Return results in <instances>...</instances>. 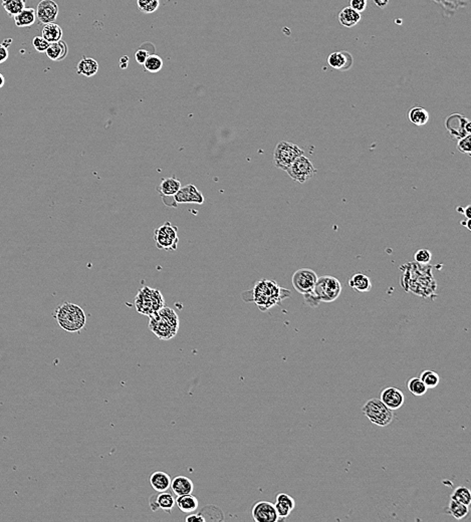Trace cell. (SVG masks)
<instances>
[{"label":"cell","mask_w":471,"mask_h":522,"mask_svg":"<svg viewBox=\"0 0 471 522\" xmlns=\"http://www.w3.org/2000/svg\"><path fill=\"white\" fill-rule=\"evenodd\" d=\"M251 514L256 522H276L279 520L274 504L268 501L256 502L252 507Z\"/></svg>","instance_id":"7c38bea8"},{"label":"cell","mask_w":471,"mask_h":522,"mask_svg":"<svg viewBox=\"0 0 471 522\" xmlns=\"http://www.w3.org/2000/svg\"><path fill=\"white\" fill-rule=\"evenodd\" d=\"M470 223H471V222H470V219H467V221H461V224H462L463 226H465L468 230H471Z\"/></svg>","instance_id":"7dc6e473"},{"label":"cell","mask_w":471,"mask_h":522,"mask_svg":"<svg viewBox=\"0 0 471 522\" xmlns=\"http://www.w3.org/2000/svg\"><path fill=\"white\" fill-rule=\"evenodd\" d=\"M362 411L372 424L379 427L390 425L394 419L393 410L389 409L380 399H370L363 406Z\"/></svg>","instance_id":"8992f818"},{"label":"cell","mask_w":471,"mask_h":522,"mask_svg":"<svg viewBox=\"0 0 471 522\" xmlns=\"http://www.w3.org/2000/svg\"><path fill=\"white\" fill-rule=\"evenodd\" d=\"M446 512L449 513L450 515H452L455 519L461 520L468 515L469 508L467 505H464L462 503H459V502L451 499L446 508Z\"/></svg>","instance_id":"f546056e"},{"label":"cell","mask_w":471,"mask_h":522,"mask_svg":"<svg viewBox=\"0 0 471 522\" xmlns=\"http://www.w3.org/2000/svg\"><path fill=\"white\" fill-rule=\"evenodd\" d=\"M170 488L176 496L192 494L194 491V483L186 476H176L171 480Z\"/></svg>","instance_id":"d6986e66"},{"label":"cell","mask_w":471,"mask_h":522,"mask_svg":"<svg viewBox=\"0 0 471 522\" xmlns=\"http://www.w3.org/2000/svg\"><path fill=\"white\" fill-rule=\"evenodd\" d=\"M149 503L152 511L162 509L167 513H171L172 509L175 506V498L171 493H168L167 491L159 492V494H154L150 497Z\"/></svg>","instance_id":"2e32d148"},{"label":"cell","mask_w":471,"mask_h":522,"mask_svg":"<svg viewBox=\"0 0 471 522\" xmlns=\"http://www.w3.org/2000/svg\"><path fill=\"white\" fill-rule=\"evenodd\" d=\"M134 304L140 314L151 316L165 306V299L159 289L144 286L138 290Z\"/></svg>","instance_id":"5b68a950"},{"label":"cell","mask_w":471,"mask_h":522,"mask_svg":"<svg viewBox=\"0 0 471 522\" xmlns=\"http://www.w3.org/2000/svg\"><path fill=\"white\" fill-rule=\"evenodd\" d=\"M150 55V53L145 49H139L135 53V59L139 64H144L147 57Z\"/></svg>","instance_id":"60d3db41"},{"label":"cell","mask_w":471,"mask_h":522,"mask_svg":"<svg viewBox=\"0 0 471 522\" xmlns=\"http://www.w3.org/2000/svg\"><path fill=\"white\" fill-rule=\"evenodd\" d=\"M329 66L338 70H347L352 65V56L345 50L332 52L327 58Z\"/></svg>","instance_id":"ac0fdd59"},{"label":"cell","mask_w":471,"mask_h":522,"mask_svg":"<svg viewBox=\"0 0 471 522\" xmlns=\"http://www.w3.org/2000/svg\"><path fill=\"white\" fill-rule=\"evenodd\" d=\"M407 387L412 395L418 397L424 396L428 389L424 382L420 379V377H411L407 381Z\"/></svg>","instance_id":"e575fe53"},{"label":"cell","mask_w":471,"mask_h":522,"mask_svg":"<svg viewBox=\"0 0 471 522\" xmlns=\"http://www.w3.org/2000/svg\"><path fill=\"white\" fill-rule=\"evenodd\" d=\"M32 45L36 51L45 52L49 45V42L46 41L42 36H35L32 40Z\"/></svg>","instance_id":"f35d334b"},{"label":"cell","mask_w":471,"mask_h":522,"mask_svg":"<svg viewBox=\"0 0 471 522\" xmlns=\"http://www.w3.org/2000/svg\"><path fill=\"white\" fill-rule=\"evenodd\" d=\"M349 3H350L349 7H351L359 13L363 12L367 7V0H350Z\"/></svg>","instance_id":"ab89813d"},{"label":"cell","mask_w":471,"mask_h":522,"mask_svg":"<svg viewBox=\"0 0 471 522\" xmlns=\"http://www.w3.org/2000/svg\"><path fill=\"white\" fill-rule=\"evenodd\" d=\"M9 52L6 46H4L2 43H0V64L5 62L8 59Z\"/></svg>","instance_id":"7bdbcfd3"},{"label":"cell","mask_w":471,"mask_h":522,"mask_svg":"<svg viewBox=\"0 0 471 522\" xmlns=\"http://www.w3.org/2000/svg\"><path fill=\"white\" fill-rule=\"evenodd\" d=\"M144 67L145 69L148 71V72H151V73H156L158 71H160L163 67V60L162 58L157 55V54H150L146 61L144 62Z\"/></svg>","instance_id":"836d02e7"},{"label":"cell","mask_w":471,"mask_h":522,"mask_svg":"<svg viewBox=\"0 0 471 522\" xmlns=\"http://www.w3.org/2000/svg\"><path fill=\"white\" fill-rule=\"evenodd\" d=\"M446 128L456 139H461L471 133V123L467 117L460 113H453L446 118Z\"/></svg>","instance_id":"8fae6325"},{"label":"cell","mask_w":471,"mask_h":522,"mask_svg":"<svg viewBox=\"0 0 471 522\" xmlns=\"http://www.w3.org/2000/svg\"><path fill=\"white\" fill-rule=\"evenodd\" d=\"M76 70L78 74L84 75L86 77L93 76L96 74L98 70V63L95 59L90 57H82L77 63Z\"/></svg>","instance_id":"d4e9b609"},{"label":"cell","mask_w":471,"mask_h":522,"mask_svg":"<svg viewBox=\"0 0 471 522\" xmlns=\"http://www.w3.org/2000/svg\"><path fill=\"white\" fill-rule=\"evenodd\" d=\"M451 499L469 506L471 504V492L467 487L459 486L455 488L451 495Z\"/></svg>","instance_id":"1f68e13d"},{"label":"cell","mask_w":471,"mask_h":522,"mask_svg":"<svg viewBox=\"0 0 471 522\" xmlns=\"http://www.w3.org/2000/svg\"><path fill=\"white\" fill-rule=\"evenodd\" d=\"M180 188H181V182L174 177H170V178L163 179L161 181L159 187L157 188V190L163 198H166V197H173L179 191Z\"/></svg>","instance_id":"603a6c76"},{"label":"cell","mask_w":471,"mask_h":522,"mask_svg":"<svg viewBox=\"0 0 471 522\" xmlns=\"http://www.w3.org/2000/svg\"><path fill=\"white\" fill-rule=\"evenodd\" d=\"M348 285L357 292H368L372 289L371 279L364 273L354 274L348 280Z\"/></svg>","instance_id":"cb8c5ba5"},{"label":"cell","mask_w":471,"mask_h":522,"mask_svg":"<svg viewBox=\"0 0 471 522\" xmlns=\"http://www.w3.org/2000/svg\"><path fill=\"white\" fill-rule=\"evenodd\" d=\"M285 171L293 181L298 183H305L316 173V169L314 168L313 164L303 155L295 159L294 162Z\"/></svg>","instance_id":"9c48e42d"},{"label":"cell","mask_w":471,"mask_h":522,"mask_svg":"<svg viewBox=\"0 0 471 522\" xmlns=\"http://www.w3.org/2000/svg\"><path fill=\"white\" fill-rule=\"evenodd\" d=\"M374 3L376 5H378L379 7H385L387 4H388V1L389 0H373Z\"/></svg>","instance_id":"bcb514c9"},{"label":"cell","mask_w":471,"mask_h":522,"mask_svg":"<svg viewBox=\"0 0 471 522\" xmlns=\"http://www.w3.org/2000/svg\"><path fill=\"white\" fill-rule=\"evenodd\" d=\"M36 18L43 24L52 23L58 15V5L53 0H41L35 10Z\"/></svg>","instance_id":"5bb4252c"},{"label":"cell","mask_w":471,"mask_h":522,"mask_svg":"<svg viewBox=\"0 0 471 522\" xmlns=\"http://www.w3.org/2000/svg\"><path fill=\"white\" fill-rule=\"evenodd\" d=\"M154 240L158 249L175 251L179 242L177 227L168 221L165 222L163 225L155 229Z\"/></svg>","instance_id":"ba28073f"},{"label":"cell","mask_w":471,"mask_h":522,"mask_svg":"<svg viewBox=\"0 0 471 522\" xmlns=\"http://www.w3.org/2000/svg\"><path fill=\"white\" fill-rule=\"evenodd\" d=\"M274 507L277 512L279 520H282V519H285L286 517H288L289 514L291 513V511L294 509L295 501L288 494L279 493L276 496Z\"/></svg>","instance_id":"e0dca14e"},{"label":"cell","mask_w":471,"mask_h":522,"mask_svg":"<svg viewBox=\"0 0 471 522\" xmlns=\"http://www.w3.org/2000/svg\"><path fill=\"white\" fill-rule=\"evenodd\" d=\"M414 259L418 264L426 265L432 259V253L428 249H419L414 254Z\"/></svg>","instance_id":"8d00e7d4"},{"label":"cell","mask_w":471,"mask_h":522,"mask_svg":"<svg viewBox=\"0 0 471 522\" xmlns=\"http://www.w3.org/2000/svg\"><path fill=\"white\" fill-rule=\"evenodd\" d=\"M129 64V57L127 55H124L120 58V67L122 69H126Z\"/></svg>","instance_id":"f6af8a7d"},{"label":"cell","mask_w":471,"mask_h":522,"mask_svg":"<svg viewBox=\"0 0 471 522\" xmlns=\"http://www.w3.org/2000/svg\"><path fill=\"white\" fill-rule=\"evenodd\" d=\"M420 379L424 382L427 388H434L439 384L440 376L439 374L431 369H425L420 374Z\"/></svg>","instance_id":"d6a6232c"},{"label":"cell","mask_w":471,"mask_h":522,"mask_svg":"<svg viewBox=\"0 0 471 522\" xmlns=\"http://www.w3.org/2000/svg\"><path fill=\"white\" fill-rule=\"evenodd\" d=\"M179 316L171 307L164 306L149 316V328L161 340L174 338L179 331Z\"/></svg>","instance_id":"7a4b0ae2"},{"label":"cell","mask_w":471,"mask_h":522,"mask_svg":"<svg viewBox=\"0 0 471 522\" xmlns=\"http://www.w3.org/2000/svg\"><path fill=\"white\" fill-rule=\"evenodd\" d=\"M173 198H174V201L176 202V204L188 203V204L201 205L204 203L203 194L193 184H189L185 187H181L179 189V191L173 196Z\"/></svg>","instance_id":"4fadbf2b"},{"label":"cell","mask_w":471,"mask_h":522,"mask_svg":"<svg viewBox=\"0 0 471 522\" xmlns=\"http://www.w3.org/2000/svg\"><path fill=\"white\" fill-rule=\"evenodd\" d=\"M316 279L317 275L312 269L301 268L296 270L292 274L291 281L294 289L297 292L301 294H306L312 290Z\"/></svg>","instance_id":"30bf717a"},{"label":"cell","mask_w":471,"mask_h":522,"mask_svg":"<svg viewBox=\"0 0 471 522\" xmlns=\"http://www.w3.org/2000/svg\"><path fill=\"white\" fill-rule=\"evenodd\" d=\"M380 400L391 410H398L405 402L404 394L395 386H388L381 392Z\"/></svg>","instance_id":"9a60e30c"},{"label":"cell","mask_w":471,"mask_h":522,"mask_svg":"<svg viewBox=\"0 0 471 522\" xmlns=\"http://www.w3.org/2000/svg\"><path fill=\"white\" fill-rule=\"evenodd\" d=\"M341 284L339 280L330 275L317 277L312 290L303 294L304 302L312 307L317 306L320 302H332L341 293Z\"/></svg>","instance_id":"3957f363"},{"label":"cell","mask_w":471,"mask_h":522,"mask_svg":"<svg viewBox=\"0 0 471 522\" xmlns=\"http://www.w3.org/2000/svg\"><path fill=\"white\" fill-rule=\"evenodd\" d=\"M456 210H457V212L464 214L465 217H466L467 219H470V218H471V214H470L471 206H470V205H468V206H466V207H457Z\"/></svg>","instance_id":"ee69618b"},{"label":"cell","mask_w":471,"mask_h":522,"mask_svg":"<svg viewBox=\"0 0 471 522\" xmlns=\"http://www.w3.org/2000/svg\"><path fill=\"white\" fill-rule=\"evenodd\" d=\"M5 84V77L2 73H0V88Z\"/></svg>","instance_id":"681fc988"},{"label":"cell","mask_w":471,"mask_h":522,"mask_svg":"<svg viewBox=\"0 0 471 522\" xmlns=\"http://www.w3.org/2000/svg\"><path fill=\"white\" fill-rule=\"evenodd\" d=\"M303 155V151L295 144L282 141L279 142L273 153V162L275 167L285 171L295 159Z\"/></svg>","instance_id":"52a82bcc"},{"label":"cell","mask_w":471,"mask_h":522,"mask_svg":"<svg viewBox=\"0 0 471 522\" xmlns=\"http://www.w3.org/2000/svg\"><path fill=\"white\" fill-rule=\"evenodd\" d=\"M410 121L416 125H424L429 120V112L421 106H415L408 112Z\"/></svg>","instance_id":"f1b7e54d"},{"label":"cell","mask_w":471,"mask_h":522,"mask_svg":"<svg viewBox=\"0 0 471 522\" xmlns=\"http://www.w3.org/2000/svg\"><path fill=\"white\" fill-rule=\"evenodd\" d=\"M150 484L156 492H166L171 486V477L163 471H156L150 476Z\"/></svg>","instance_id":"ffe728a7"},{"label":"cell","mask_w":471,"mask_h":522,"mask_svg":"<svg viewBox=\"0 0 471 522\" xmlns=\"http://www.w3.org/2000/svg\"><path fill=\"white\" fill-rule=\"evenodd\" d=\"M57 324L65 331L78 332L84 328L86 316L83 309L74 303L63 302L53 312Z\"/></svg>","instance_id":"277c9868"},{"label":"cell","mask_w":471,"mask_h":522,"mask_svg":"<svg viewBox=\"0 0 471 522\" xmlns=\"http://www.w3.org/2000/svg\"><path fill=\"white\" fill-rule=\"evenodd\" d=\"M185 521L186 522H205L206 518L201 513H197V514L187 515L185 518Z\"/></svg>","instance_id":"b9f144b4"},{"label":"cell","mask_w":471,"mask_h":522,"mask_svg":"<svg viewBox=\"0 0 471 522\" xmlns=\"http://www.w3.org/2000/svg\"><path fill=\"white\" fill-rule=\"evenodd\" d=\"M11 42H12V39H11V38H8V39H4V41L2 42V44L8 48V46L11 44Z\"/></svg>","instance_id":"c3c4849f"},{"label":"cell","mask_w":471,"mask_h":522,"mask_svg":"<svg viewBox=\"0 0 471 522\" xmlns=\"http://www.w3.org/2000/svg\"><path fill=\"white\" fill-rule=\"evenodd\" d=\"M470 140H471L470 135H467V136L459 139L458 144H457V149L463 154H470V151H471Z\"/></svg>","instance_id":"74e56055"},{"label":"cell","mask_w":471,"mask_h":522,"mask_svg":"<svg viewBox=\"0 0 471 522\" xmlns=\"http://www.w3.org/2000/svg\"><path fill=\"white\" fill-rule=\"evenodd\" d=\"M1 4L4 10L13 17L25 8L26 0H2Z\"/></svg>","instance_id":"4dcf8cb0"},{"label":"cell","mask_w":471,"mask_h":522,"mask_svg":"<svg viewBox=\"0 0 471 522\" xmlns=\"http://www.w3.org/2000/svg\"><path fill=\"white\" fill-rule=\"evenodd\" d=\"M62 35H63V31H62L61 27L54 22L44 24V26L42 28L41 36L49 43L61 40Z\"/></svg>","instance_id":"83f0119b"},{"label":"cell","mask_w":471,"mask_h":522,"mask_svg":"<svg viewBox=\"0 0 471 522\" xmlns=\"http://www.w3.org/2000/svg\"><path fill=\"white\" fill-rule=\"evenodd\" d=\"M251 298L247 301H253L261 311L280 304L281 300L287 298L290 292L280 287L274 280L261 279L254 284L250 291Z\"/></svg>","instance_id":"6da1fadb"},{"label":"cell","mask_w":471,"mask_h":522,"mask_svg":"<svg viewBox=\"0 0 471 522\" xmlns=\"http://www.w3.org/2000/svg\"><path fill=\"white\" fill-rule=\"evenodd\" d=\"M175 504L183 513L190 514L198 509L199 501L194 495L186 494L177 496V498H175Z\"/></svg>","instance_id":"44dd1931"},{"label":"cell","mask_w":471,"mask_h":522,"mask_svg":"<svg viewBox=\"0 0 471 522\" xmlns=\"http://www.w3.org/2000/svg\"><path fill=\"white\" fill-rule=\"evenodd\" d=\"M361 20V13L351 7L343 8L338 14V21L344 27H352Z\"/></svg>","instance_id":"4316f807"},{"label":"cell","mask_w":471,"mask_h":522,"mask_svg":"<svg viewBox=\"0 0 471 522\" xmlns=\"http://www.w3.org/2000/svg\"><path fill=\"white\" fill-rule=\"evenodd\" d=\"M67 52H68L67 45L62 40L49 43V45L45 51L47 57L53 61L63 60L66 57Z\"/></svg>","instance_id":"7402d4cb"},{"label":"cell","mask_w":471,"mask_h":522,"mask_svg":"<svg viewBox=\"0 0 471 522\" xmlns=\"http://www.w3.org/2000/svg\"><path fill=\"white\" fill-rule=\"evenodd\" d=\"M13 18L17 27H29L34 24L36 20V13L33 8L25 7L22 11L13 16Z\"/></svg>","instance_id":"484cf974"},{"label":"cell","mask_w":471,"mask_h":522,"mask_svg":"<svg viewBox=\"0 0 471 522\" xmlns=\"http://www.w3.org/2000/svg\"><path fill=\"white\" fill-rule=\"evenodd\" d=\"M137 4L139 9L144 13H153L155 12L159 5V0H137Z\"/></svg>","instance_id":"d590c367"}]
</instances>
